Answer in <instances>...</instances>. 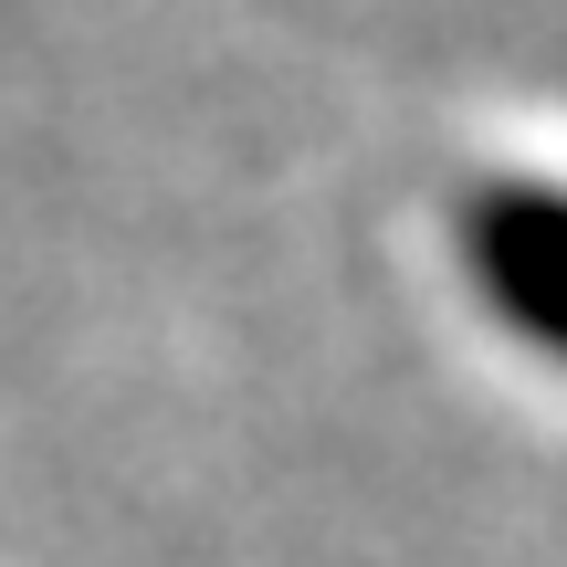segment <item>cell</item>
<instances>
[{"instance_id":"6da1fadb","label":"cell","mask_w":567,"mask_h":567,"mask_svg":"<svg viewBox=\"0 0 567 567\" xmlns=\"http://www.w3.org/2000/svg\"><path fill=\"white\" fill-rule=\"evenodd\" d=\"M463 264H473L484 305L515 326V337L557 347V326H567V305H557L567 295V210H557L547 179L473 189V200H463Z\"/></svg>"}]
</instances>
